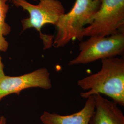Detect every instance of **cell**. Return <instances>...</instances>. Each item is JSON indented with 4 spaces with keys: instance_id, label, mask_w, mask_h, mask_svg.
<instances>
[{
    "instance_id": "cell-1",
    "label": "cell",
    "mask_w": 124,
    "mask_h": 124,
    "mask_svg": "<svg viewBox=\"0 0 124 124\" xmlns=\"http://www.w3.org/2000/svg\"><path fill=\"white\" fill-rule=\"evenodd\" d=\"M100 71L79 80L77 85L85 93L82 98H87L96 94H102L112 98L117 105H124V59L107 58L101 60Z\"/></svg>"
},
{
    "instance_id": "cell-12",
    "label": "cell",
    "mask_w": 124,
    "mask_h": 124,
    "mask_svg": "<svg viewBox=\"0 0 124 124\" xmlns=\"http://www.w3.org/2000/svg\"></svg>"
},
{
    "instance_id": "cell-10",
    "label": "cell",
    "mask_w": 124,
    "mask_h": 124,
    "mask_svg": "<svg viewBox=\"0 0 124 124\" xmlns=\"http://www.w3.org/2000/svg\"><path fill=\"white\" fill-rule=\"evenodd\" d=\"M5 75L4 72V64L2 62L1 57L0 55V80H1Z\"/></svg>"
},
{
    "instance_id": "cell-9",
    "label": "cell",
    "mask_w": 124,
    "mask_h": 124,
    "mask_svg": "<svg viewBox=\"0 0 124 124\" xmlns=\"http://www.w3.org/2000/svg\"><path fill=\"white\" fill-rule=\"evenodd\" d=\"M8 0H0V52H5L8 49L9 44L4 36L8 35L11 31V27L6 22L9 8V5L7 4Z\"/></svg>"
},
{
    "instance_id": "cell-7",
    "label": "cell",
    "mask_w": 124,
    "mask_h": 124,
    "mask_svg": "<svg viewBox=\"0 0 124 124\" xmlns=\"http://www.w3.org/2000/svg\"><path fill=\"white\" fill-rule=\"evenodd\" d=\"M95 109L89 124H124V115L118 105L100 94L93 95Z\"/></svg>"
},
{
    "instance_id": "cell-5",
    "label": "cell",
    "mask_w": 124,
    "mask_h": 124,
    "mask_svg": "<svg viewBox=\"0 0 124 124\" xmlns=\"http://www.w3.org/2000/svg\"><path fill=\"white\" fill-rule=\"evenodd\" d=\"M100 1V8L92 23L85 28L83 37H105L124 33V0Z\"/></svg>"
},
{
    "instance_id": "cell-11",
    "label": "cell",
    "mask_w": 124,
    "mask_h": 124,
    "mask_svg": "<svg viewBox=\"0 0 124 124\" xmlns=\"http://www.w3.org/2000/svg\"><path fill=\"white\" fill-rule=\"evenodd\" d=\"M6 124V120L4 116H1L0 118V124Z\"/></svg>"
},
{
    "instance_id": "cell-4",
    "label": "cell",
    "mask_w": 124,
    "mask_h": 124,
    "mask_svg": "<svg viewBox=\"0 0 124 124\" xmlns=\"http://www.w3.org/2000/svg\"><path fill=\"white\" fill-rule=\"evenodd\" d=\"M79 50L80 53L69 62V66L88 64L122 55L124 52V33L105 37L90 36L88 39L80 41Z\"/></svg>"
},
{
    "instance_id": "cell-8",
    "label": "cell",
    "mask_w": 124,
    "mask_h": 124,
    "mask_svg": "<svg viewBox=\"0 0 124 124\" xmlns=\"http://www.w3.org/2000/svg\"><path fill=\"white\" fill-rule=\"evenodd\" d=\"M86 99L84 106L78 112L62 115L44 111L40 117V120L43 124H89L95 109V102L93 95Z\"/></svg>"
},
{
    "instance_id": "cell-6",
    "label": "cell",
    "mask_w": 124,
    "mask_h": 124,
    "mask_svg": "<svg viewBox=\"0 0 124 124\" xmlns=\"http://www.w3.org/2000/svg\"><path fill=\"white\" fill-rule=\"evenodd\" d=\"M52 87L50 74L46 68H40L18 76L5 75L0 80V101L10 94L19 95L22 91L27 89L40 88L49 90Z\"/></svg>"
},
{
    "instance_id": "cell-2",
    "label": "cell",
    "mask_w": 124,
    "mask_h": 124,
    "mask_svg": "<svg viewBox=\"0 0 124 124\" xmlns=\"http://www.w3.org/2000/svg\"><path fill=\"white\" fill-rule=\"evenodd\" d=\"M100 6V0H76L71 10L62 15L55 25L53 47H63L75 39L82 41L85 26L92 23Z\"/></svg>"
},
{
    "instance_id": "cell-3",
    "label": "cell",
    "mask_w": 124,
    "mask_h": 124,
    "mask_svg": "<svg viewBox=\"0 0 124 124\" xmlns=\"http://www.w3.org/2000/svg\"><path fill=\"white\" fill-rule=\"evenodd\" d=\"M17 7H21L29 13V17L21 21L22 31L35 28L39 32L44 45V50L53 46L54 36L43 34L41 29L46 24L55 26L60 17L65 13V8L58 0H40L39 4H32L25 0H11Z\"/></svg>"
}]
</instances>
